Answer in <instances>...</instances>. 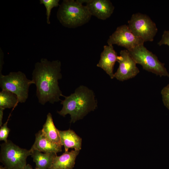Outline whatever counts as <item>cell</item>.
Segmentation results:
<instances>
[{
    "label": "cell",
    "mask_w": 169,
    "mask_h": 169,
    "mask_svg": "<svg viewBox=\"0 0 169 169\" xmlns=\"http://www.w3.org/2000/svg\"><path fill=\"white\" fill-rule=\"evenodd\" d=\"M61 65L59 60L49 61L41 59L35 64L32 80L36 86V96L39 103L42 105L49 102L53 104L61 100L64 96L59 85L61 79Z\"/></svg>",
    "instance_id": "obj_1"
},
{
    "label": "cell",
    "mask_w": 169,
    "mask_h": 169,
    "mask_svg": "<svg viewBox=\"0 0 169 169\" xmlns=\"http://www.w3.org/2000/svg\"><path fill=\"white\" fill-rule=\"evenodd\" d=\"M63 97L64 100L61 101L63 107L57 112L63 117L69 114L70 123L82 119L97 107V101L94 92L83 85L77 88L74 92L69 96Z\"/></svg>",
    "instance_id": "obj_2"
},
{
    "label": "cell",
    "mask_w": 169,
    "mask_h": 169,
    "mask_svg": "<svg viewBox=\"0 0 169 169\" xmlns=\"http://www.w3.org/2000/svg\"><path fill=\"white\" fill-rule=\"evenodd\" d=\"M92 15L81 0H64L59 5L57 17L64 26L75 28L87 23Z\"/></svg>",
    "instance_id": "obj_3"
},
{
    "label": "cell",
    "mask_w": 169,
    "mask_h": 169,
    "mask_svg": "<svg viewBox=\"0 0 169 169\" xmlns=\"http://www.w3.org/2000/svg\"><path fill=\"white\" fill-rule=\"evenodd\" d=\"M136 64L141 65L143 69L161 77L169 78V73L165 64L160 62L155 54L141 44L128 50Z\"/></svg>",
    "instance_id": "obj_4"
},
{
    "label": "cell",
    "mask_w": 169,
    "mask_h": 169,
    "mask_svg": "<svg viewBox=\"0 0 169 169\" xmlns=\"http://www.w3.org/2000/svg\"><path fill=\"white\" fill-rule=\"evenodd\" d=\"M34 84L32 80L27 78L21 71L10 72L6 75H0V86L2 90H6L15 94L19 103H24L28 97L30 85Z\"/></svg>",
    "instance_id": "obj_5"
},
{
    "label": "cell",
    "mask_w": 169,
    "mask_h": 169,
    "mask_svg": "<svg viewBox=\"0 0 169 169\" xmlns=\"http://www.w3.org/2000/svg\"><path fill=\"white\" fill-rule=\"evenodd\" d=\"M0 161L6 169H23L31 151L20 148L10 140L1 145Z\"/></svg>",
    "instance_id": "obj_6"
},
{
    "label": "cell",
    "mask_w": 169,
    "mask_h": 169,
    "mask_svg": "<svg viewBox=\"0 0 169 169\" xmlns=\"http://www.w3.org/2000/svg\"><path fill=\"white\" fill-rule=\"evenodd\" d=\"M128 23L133 34L144 42L153 41L158 32L155 23L146 14L140 13L133 14Z\"/></svg>",
    "instance_id": "obj_7"
},
{
    "label": "cell",
    "mask_w": 169,
    "mask_h": 169,
    "mask_svg": "<svg viewBox=\"0 0 169 169\" xmlns=\"http://www.w3.org/2000/svg\"><path fill=\"white\" fill-rule=\"evenodd\" d=\"M145 42L141 38L133 34L128 25L118 27L107 40L108 45H117L129 50Z\"/></svg>",
    "instance_id": "obj_8"
},
{
    "label": "cell",
    "mask_w": 169,
    "mask_h": 169,
    "mask_svg": "<svg viewBox=\"0 0 169 169\" xmlns=\"http://www.w3.org/2000/svg\"><path fill=\"white\" fill-rule=\"evenodd\" d=\"M120 54L117 61L119 66L114 73V77L117 80L123 82L135 77L139 73L140 70L128 50H121Z\"/></svg>",
    "instance_id": "obj_9"
},
{
    "label": "cell",
    "mask_w": 169,
    "mask_h": 169,
    "mask_svg": "<svg viewBox=\"0 0 169 169\" xmlns=\"http://www.w3.org/2000/svg\"><path fill=\"white\" fill-rule=\"evenodd\" d=\"M86 3L92 16L99 19L105 20L110 18L113 13L115 7L110 0H81Z\"/></svg>",
    "instance_id": "obj_10"
},
{
    "label": "cell",
    "mask_w": 169,
    "mask_h": 169,
    "mask_svg": "<svg viewBox=\"0 0 169 169\" xmlns=\"http://www.w3.org/2000/svg\"><path fill=\"white\" fill-rule=\"evenodd\" d=\"M118 56L113 45H105L100 54V60L97 64V66L103 69L111 79L114 78V68L117 61Z\"/></svg>",
    "instance_id": "obj_11"
},
{
    "label": "cell",
    "mask_w": 169,
    "mask_h": 169,
    "mask_svg": "<svg viewBox=\"0 0 169 169\" xmlns=\"http://www.w3.org/2000/svg\"><path fill=\"white\" fill-rule=\"evenodd\" d=\"M60 144L53 142L44 134L42 130L35 135L34 142L31 150H36L45 153H56L62 151Z\"/></svg>",
    "instance_id": "obj_12"
},
{
    "label": "cell",
    "mask_w": 169,
    "mask_h": 169,
    "mask_svg": "<svg viewBox=\"0 0 169 169\" xmlns=\"http://www.w3.org/2000/svg\"><path fill=\"white\" fill-rule=\"evenodd\" d=\"M79 151H65L61 156L55 157L52 165L49 169H72Z\"/></svg>",
    "instance_id": "obj_13"
},
{
    "label": "cell",
    "mask_w": 169,
    "mask_h": 169,
    "mask_svg": "<svg viewBox=\"0 0 169 169\" xmlns=\"http://www.w3.org/2000/svg\"><path fill=\"white\" fill-rule=\"evenodd\" d=\"M60 144L64 147L65 151L69 148L79 151L81 148L82 139L72 130L62 131L58 130Z\"/></svg>",
    "instance_id": "obj_14"
},
{
    "label": "cell",
    "mask_w": 169,
    "mask_h": 169,
    "mask_svg": "<svg viewBox=\"0 0 169 169\" xmlns=\"http://www.w3.org/2000/svg\"><path fill=\"white\" fill-rule=\"evenodd\" d=\"M30 150L31 155L36 164L35 169H49L57 155L55 153H43L36 150Z\"/></svg>",
    "instance_id": "obj_15"
},
{
    "label": "cell",
    "mask_w": 169,
    "mask_h": 169,
    "mask_svg": "<svg viewBox=\"0 0 169 169\" xmlns=\"http://www.w3.org/2000/svg\"><path fill=\"white\" fill-rule=\"evenodd\" d=\"M42 131L45 136L51 141L61 144L58 130L55 127L52 115L50 113L47 115L46 121Z\"/></svg>",
    "instance_id": "obj_16"
},
{
    "label": "cell",
    "mask_w": 169,
    "mask_h": 169,
    "mask_svg": "<svg viewBox=\"0 0 169 169\" xmlns=\"http://www.w3.org/2000/svg\"><path fill=\"white\" fill-rule=\"evenodd\" d=\"M19 103L17 96L10 91L2 90L0 92V107L12 108L15 107Z\"/></svg>",
    "instance_id": "obj_17"
},
{
    "label": "cell",
    "mask_w": 169,
    "mask_h": 169,
    "mask_svg": "<svg viewBox=\"0 0 169 169\" xmlns=\"http://www.w3.org/2000/svg\"><path fill=\"white\" fill-rule=\"evenodd\" d=\"M59 0H40V3L43 4L46 9L47 22L48 24H50V17L52 8L58 7L59 4Z\"/></svg>",
    "instance_id": "obj_18"
},
{
    "label": "cell",
    "mask_w": 169,
    "mask_h": 169,
    "mask_svg": "<svg viewBox=\"0 0 169 169\" xmlns=\"http://www.w3.org/2000/svg\"><path fill=\"white\" fill-rule=\"evenodd\" d=\"M163 103L169 110V84L164 87L161 91Z\"/></svg>",
    "instance_id": "obj_19"
},
{
    "label": "cell",
    "mask_w": 169,
    "mask_h": 169,
    "mask_svg": "<svg viewBox=\"0 0 169 169\" xmlns=\"http://www.w3.org/2000/svg\"><path fill=\"white\" fill-rule=\"evenodd\" d=\"M8 121L0 127V141H3L4 142L8 141L7 138L10 130L7 126Z\"/></svg>",
    "instance_id": "obj_20"
},
{
    "label": "cell",
    "mask_w": 169,
    "mask_h": 169,
    "mask_svg": "<svg viewBox=\"0 0 169 169\" xmlns=\"http://www.w3.org/2000/svg\"><path fill=\"white\" fill-rule=\"evenodd\" d=\"M157 44L159 46L166 45L169 46V30L164 31L161 39Z\"/></svg>",
    "instance_id": "obj_21"
},
{
    "label": "cell",
    "mask_w": 169,
    "mask_h": 169,
    "mask_svg": "<svg viewBox=\"0 0 169 169\" xmlns=\"http://www.w3.org/2000/svg\"><path fill=\"white\" fill-rule=\"evenodd\" d=\"M5 109L3 108L0 107V126L2 125V120L3 114V111Z\"/></svg>",
    "instance_id": "obj_22"
},
{
    "label": "cell",
    "mask_w": 169,
    "mask_h": 169,
    "mask_svg": "<svg viewBox=\"0 0 169 169\" xmlns=\"http://www.w3.org/2000/svg\"><path fill=\"white\" fill-rule=\"evenodd\" d=\"M23 169H33V168L30 164H27Z\"/></svg>",
    "instance_id": "obj_23"
},
{
    "label": "cell",
    "mask_w": 169,
    "mask_h": 169,
    "mask_svg": "<svg viewBox=\"0 0 169 169\" xmlns=\"http://www.w3.org/2000/svg\"><path fill=\"white\" fill-rule=\"evenodd\" d=\"M0 169H6L2 165L0 166Z\"/></svg>",
    "instance_id": "obj_24"
}]
</instances>
